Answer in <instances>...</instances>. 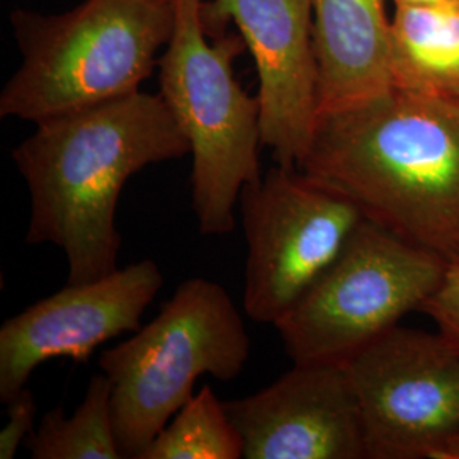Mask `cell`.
I'll return each instance as SVG.
<instances>
[{"instance_id": "obj_18", "label": "cell", "mask_w": 459, "mask_h": 459, "mask_svg": "<svg viewBox=\"0 0 459 459\" xmlns=\"http://www.w3.org/2000/svg\"><path fill=\"white\" fill-rule=\"evenodd\" d=\"M394 5H415V7H432V5H459V0H394Z\"/></svg>"}, {"instance_id": "obj_16", "label": "cell", "mask_w": 459, "mask_h": 459, "mask_svg": "<svg viewBox=\"0 0 459 459\" xmlns=\"http://www.w3.org/2000/svg\"><path fill=\"white\" fill-rule=\"evenodd\" d=\"M5 403L7 424L0 432V459H13L34 430L36 398L30 388H22Z\"/></svg>"}, {"instance_id": "obj_19", "label": "cell", "mask_w": 459, "mask_h": 459, "mask_svg": "<svg viewBox=\"0 0 459 459\" xmlns=\"http://www.w3.org/2000/svg\"><path fill=\"white\" fill-rule=\"evenodd\" d=\"M436 459H459V436L447 444Z\"/></svg>"}, {"instance_id": "obj_5", "label": "cell", "mask_w": 459, "mask_h": 459, "mask_svg": "<svg viewBox=\"0 0 459 459\" xmlns=\"http://www.w3.org/2000/svg\"><path fill=\"white\" fill-rule=\"evenodd\" d=\"M244 318L229 291L206 278L178 286L160 313L133 337L102 351L111 381L116 439L126 459H140L195 394L197 377L230 381L250 356Z\"/></svg>"}, {"instance_id": "obj_2", "label": "cell", "mask_w": 459, "mask_h": 459, "mask_svg": "<svg viewBox=\"0 0 459 459\" xmlns=\"http://www.w3.org/2000/svg\"><path fill=\"white\" fill-rule=\"evenodd\" d=\"M189 153L164 98L143 91L36 123L13 150L31 197L26 244L62 248L70 284L115 273L125 184L148 165Z\"/></svg>"}, {"instance_id": "obj_4", "label": "cell", "mask_w": 459, "mask_h": 459, "mask_svg": "<svg viewBox=\"0 0 459 459\" xmlns=\"http://www.w3.org/2000/svg\"><path fill=\"white\" fill-rule=\"evenodd\" d=\"M204 0H176L174 31L159 58L160 96L191 145L193 212L204 237L229 235L244 187L261 174V102L235 79L242 36H213Z\"/></svg>"}, {"instance_id": "obj_10", "label": "cell", "mask_w": 459, "mask_h": 459, "mask_svg": "<svg viewBox=\"0 0 459 459\" xmlns=\"http://www.w3.org/2000/svg\"><path fill=\"white\" fill-rule=\"evenodd\" d=\"M210 36L233 22L250 49L259 75L263 145L276 164L298 167L318 121V60L310 0L203 2Z\"/></svg>"}, {"instance_id": "obj_7", "label": "cell", "mask_w": 459, "mask_h": 459, "mask_svg": "<svg viewBox=\"0 0 459 459\" xmlns=\"http://www.w3.org/2000/svg\"><path fill=\"white\" fill-rule=\"evenodd\" d=\"M246 231L244 310L276 324L342 252L361 223L352 201L298 167L276 164L240 196Z\"/></svg>"}, {"instance_id": "obj_12", "label": "cell", "mask_w": 459, "mask_h": 459, "mask_svg": "<svg viewBox=\"0 0 459 459\" xmlns=\"http://www.w3.org/2000/svg\"><path fill=\"white\" fill-rule=\"evenodd\" d=\"M318 60V116L394 89L385 0H310Z\"/></svg>"}, {"instance_id": "obj_1", "label": "cell", "mask_w": 459, "mask_h": 459, "mask_svg": "<svg viewBox=\"0 0 459 459\" xmlns=\"http://www.w3.org/2000/svg\"><path fill=\"white\" fill-rule=\"evenodd\" d=\"M362 218L459 267V100L394 87L318 116L298 164Z\"/></svg>"}, {"instance_id": "obj_3", "label": "cell", "mask_w": 459, "mask_h": 459, "mask_svg": "<svg viewBox=\"0 0 459 459\" xmlns=\"http://www.w3.org/2000/svg\"><path fill=\"white\" fill-rule=\"evenodd\" d=\"M176 22V0H85L64 14L14 11L21 66L0 116L39 123L140 91Z\"/></svg>"}, {"instance_id": "obj_6", "label": "cell", "mask_w": 459, "mask_h": 459, "mask_svg": "<svg viewBox=\"0 0 459 459\" xmlns=\"http://www.w3.org/2000/svg\"><path fill=\"white\" fill-rule=\"evenodd\" d=\"M449 267L362 220L342 252L274 327L293 364L349 361L439 291Z\"/></svg>"}, {"instance_id": "obj_14", "label": "cell", "mask_w": 459, "mask_h": 459, "mask_svg": "<svg viewBox=\"0 0 459 459\" xmlns=\"http://www.w3.org/2000/svg\"><path fill=\"white\" fill-rule=\"evenodd\" d=\"M26 447L33 459H125L116 439L109 377L102 371L91 377L72 417L60 407L47 411Z\"/></svg>"}, {"instance_id": "obj_11", "label": "cell", "mask_w": 459, "mask_h": 459, "mask_svg": "<svg viewBox=\"0 0 459 459\" xmlns=\"http://www.w3.org/2000/svg\"><path fill=\"white\" fill-rule=\"evenodd\" d=\"M225 407L246 459H366L359 407L342 362H295L273 385Z\"/></svg>"}, {"instance_id": "obj_9", "label": "cell", "mask_w": 459, "mask_h": 459, "mask_svg": "<svg viewBox=\"0 0 459 459\" xmlns=\"http://www.w3.org/2000/svg\"><path fill=\"white\" fill-rule=\"evenodd\" d=\"M164 286L152 259L36 301L0 327V400L26 388L34 369L56 358L91 359L99 345L142 327V316Z\"/></svg>"}, {"instance_id": "obj_13", "label": "cell", "mask_w": 459, "mask_h": 459, "mask_svg": "<svg viewBox=\"0 0 459 459\" xmlns=\"http://www.w3.org/2000/svg\"><path fill=\"white\" fill-rule=\"evenodd\" d=\"M390 19L394 87L459 100V5H394Z\"/></svg>"}, {"instance_id": "obj_15", "label": "cell", "mask_w": 459, "mask_h": 459, "mask_svg": "<svg viewBox=\"0 0 459 459\" xmlns=\"http://www.w3.org/2000/svg\"><path fill=\"white\" fill-rule=\"evenodd\" d=\"M244 439L212 386H203L142 453L140 459H240Z\"/></svg>"}, {"instance_id": "obj_17", "label": "cell", "mask_w": 459, "mask_h": 459, "mask_svg": "<svg viewBox=\"0 0 459 459\" xmlns=\"http://www.w3.org/2000/svg\"><path fill=\"white\" fill-rule=\"evenodd\" d=\"M444 337L459 351V267H451L439 291L422 308Z\"/></svg>"}, {"instance_id": "obj_8", "label": "cell", "mask_w": 459, "mask_h": 459, "mask_svg": "<svg viewBox=\"0 0 459 459\" xmlns=\"http://www.w3.org/2000/svg\"><path fill=\"white\" fill-rule=\"evenodd\" d=\"M344 364L366 459H436L459 436V351L441 332L396 325Z\"/></svg>"}]
</instances>
